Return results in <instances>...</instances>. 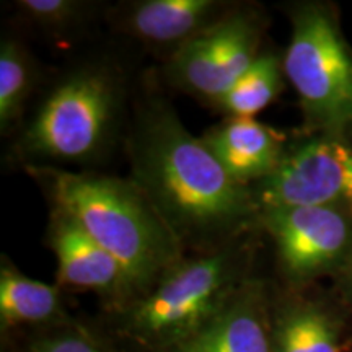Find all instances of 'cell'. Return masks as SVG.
<instances>
[{
    "mask_svg": "<svg viewBox=\"0 0 352 352\" xmlns=\"http://www.w3.org/2000/svg\"><path fill=\"white\" fill-rule=\"evenodd\" d=\"M151 85L145 83L132 103L126 135L129 178L186 253L214 252L253 235L259 228L253 189L227 173Z\"/></svg>",
    "mask_w": 352,
    "mask_h": 352,
    "instance_id": "obj_1",
    "label": "cell"
},
{
    "mask_svg": "<svg viewBox=\"0 0 352 352\" xmlns=\"http://www.w3.org/2000/svg\"><path fill=\"white\" fill-rule=\"evenodd\" d=\"M25 171L43 189L51 209L69 214L121 264L138 297L188 254L129 176L57 166Z\"/></svg>",
    "mask_w": 352,
    "mask_h": 352,
    "instance_id": "obj_2",
    "label": "cell"
},
{
    "mask_svg": "<svg viewBox=\"0 0 352 352\" xmlns=\"http://www.w3.org/2000/svg\"><path fill=\"white\" fill-rule=\"evenodd\" d=\"M127 90L122 74L91 60L67 70L19 129L12 155L28 166L87 165L100 160L120 138Z\"/></svg>",
    "mask_w": 352,
    "mask_h": 352,
    "instance_id": "obj_3",
    "label": "cell"
},
{
    "mask_svg": "<svg viewBox=\"0 0 352 352\" xmlns=\"http://www.w3.org/2000/svg\"><path fill=\"white\" fill-rule=\"evenodd\" d=\"M253 235L214 252L186 254L152 287L113 311L114 331L147 352H166L195 334L253 277Z\"/></svg>",
    "mask_w": 352,
    "mask_h": 352,
    "instance_id": "obj_4",
    "label": "cell"
},
{
    "mask_svg": "<svg viewBox=\"0 0 352 352\" xmlns=\"http://www.w3.org/2000/svg\"><path fill=\"white\" fill-rule=\"evenodd\" d=\"M308 131L346 140L352 134V52L323 6L305 3L292 13V34L283 57Z\"/></svg>",
    "mask_w": 352,
    "mask_h": 352,
    "instance_id": "obj_5",
    "label": "cell"
},
{
    "mask_svg": "<svg viewBox=\"0 0 352 352\" xmlns=\"http://www.w3.org/2000/svg\"><path fill=\"white\" fill-rule=\"evenodd\" d=\"M264 26L256 7L239 3L226 19L166 57V83L212 104L261 54Z\"/></svg>",
    "mask_w": 352,
    "mask_h": 352,
    "instance_id": "obj_6",
    "label": "cell"
},
{
    "mask_svg": "<svg viewBox=\"0 0 352 352\" xmlns=\"http://www.w3.org/2000/svg\"><path fill=\"white\" fill-rule=\"evenodd\" d=\"M259 228L271 236L280 274L294 287L344 267L352 252V215L340 209L263 208Z\"/></svg>",
    "mask_w": 352,
    "mask_h": 352,
    "instance_id": "obj_7",
    "label": "cell"
},
{
    "mask_svg": "<svg viewBox=\"0 0 352 352\" xmlns=\"http://www.w3.org/2000/svg\"><path fill=\"white\" fill-rule=\"evenodd\" d=\"M259 209L274 206H315L352 215V145L315 138L285 152L270 178L252 188Z\"/></svg>",
    "mask_w": 352,
    "mask_h": 352,
    "instance_id": "obj_8",
    "label": "cell"
},
{
    "mask_svg": "<svg viewBox=\"0 0 352 352\" xmlns=\"http://www.w3.org/2000/svg\"><path fill=\"white\" fill-rule=\"evenodd\" d=\"M44 240L56 256L60 289L95 292L111 314L138 297L121 264L69 214L51 209Z\"/></svg>",
    "mask_w": 352,
    "mask_h": 352,
    "instance_id": "obj_9",
    "label": "cell"
},
{
    "mask_svg": "<svg viewBox=\"0 0 352 352\" xmlns=\"http://www.w3.org/2000/svg\"><path fill=\"white\" fill-rule=\"evenodd\" d=\"M233 7L226 0H132L109 8L108 19L121 34L164 52L166 59Z\"/></svg>",
    "mask_w": 352,
    "mask_h": 352,
    "instance_id": "obj_10",
    "label": "cell"
},
{
    "mask_svg": "<svg viewBox=\"0 0 352 352\" xmlns=\"http://www.w3.org/2000/svg\"><path fill=\"white\" fill-rule=\"evenodd\" d=\"M271 300L266 283L250 277L204 327L166 352H274Z\"/></svg>",
    "mask_w": 352,
    "mask_h": 352,
    "instance_id": "obj_11",
    "label": "cell"
},
{
    "mask_svg": "<svg viewBox=\"0 0 352 352\" xmlns=\"http://www.w3.org/2000/svg\"><path fill=\"white\" fill-rule=\"evenodd\" d=\"M202 140L235 182L253 188L283 164L284 138L256 118H223Z\"/></svg>",
    "mask_w": 352,
    "mask_h": 352,
    "instance_id": "obj_12",
    "label": "cell"
},
{
    "mask_svg": "<svg viewBox=\"0 0 352 352\" xmlns=\"http://www.w3.org/2000/svg\"><path fill=\"white\" fill-rule=\"evenodd\" d=\"M65 311L63 289L23 274L7 256L0 264V328H33L34 331L72 321Z\"/></svg>",
    "mask_w": 352,
    "mask_h": 352,
    "instance_id": "obj_13",
    "label": "cell"
},
{
    "mask_svg": "<svg viewBox=\"0 0 352 352\" xmlns=\"http://www.w3.org/2000/svg\"><path fill=\"white\" fill-rule=\"evenodd\" d=\"M274 352H342L341 320L323 303L307 298L271 300Z\"/></svg>",
    "mask_w": 352,
    "mask_h": 352,
    "instance_id": "obj_14",
    "label": "cell"
},
{
    "mask_svg": "<svg viewBox=\"0 0 352 352\" xmlns=\"http://www.w3.org/2000/svg\"><path fill=\"white\" fill-rule=\"evenodd\" d=\"M39 70L28 47L15 36L0 43V131H19L38 83Z\"/></svg>",
    "mask_w": 352,
    "mask_h": 352,
    "instance_id": "obj_15",
    "label": "cell"
},
{
    "mask_svg": "<svg viewBox=\"0 0 352 352\" xmlns=\"http://www.w3.org/2000/svg\"><path fill=\"white\" fill-rule=\"evenodd\" d=\"M284 76L283 59L263 50L252 67L210 107L226 118H256L283 91Z\"/></svg>",
    "mask_w": 352,
    "mask_h": 352,
    "instance_id": "obj_16",
    "label": "cell"
},
{
    "mask_svg": "<svg viewBox=\"0 0 352 352\" xmlns=\"http://www.w3.org/2000/svg\"><path fill=\"white\" fill-rule=\"evenodd\" d=\"M96 2L83 0H16L15 10L26 25L44 34L64 38L80 32L98 12Z\"/></svg>",
    "mask_w": 352,
    "mask_h": 352,
    "instance_id": "obj_17",
    "label": "cell"
},
{
    "mask_svg": "<svg viewBox=\"0 0 352 352\" xmlns=\"http://www.w3.org/2000/svg\"><path fill=\"white\" fill-rule=\"evenodd\" d=\"M26 352H116L98 334L72 320L59 327L39 329Z\"/></svg>",
    "mask_w": 352,
    "mask_h": 352,
    "instance_id": "obj_18",
    "label": "cell"
},
{
    "mask_svg": "<svg viewBox=\"0 0 352 352\" xmlns=\"http://www.w3.org/2000/svg\"><path fill=\"white\" fill-rule=\"evenodd\" d=\"M342 271H344V274H342V285H344V292L347 297L352 298V252L349 254V258H347Z\"/></svg>",
    "mask_w": 352,
    "mask_h": 352,
    "instance_id": "obj_19",
    "label": "cell"
}]
</instances>
